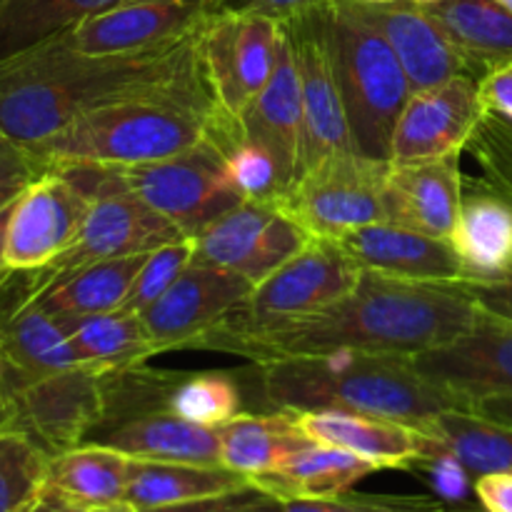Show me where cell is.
<instances>
[{
	"label": "cell",
	"mask_w": 512,
	"mask_h": 512,
	"mask_svg": "<svg viewBox=\"0 0 512 512\" xmlns=\"http://www.w3.org/2000/svg\"><path fill=\"white\" fill-rule=\"evenodd\" d=\"M195 248H198V243H195L193 235H185V238L155 248L140 268L128 300L120 310H128L135 315L148 310L195 263Z\"/></svg>",
	"instance_id": "38"
},
{
	"label": "cell",
	"mask_w": 512,
	"mask_h": 512,
	"mask_svg": "<svg viewBox=\"0 0 512 512\" xmlns=\"http://www.w3.org/2000/svg\"><path fill=\"white\" fill-rule=\"evenodd\" d=\"M13 205L15 203H10L8 208L0 210V278H3L5 273H10L5 250H8V225H10V215H13Z\"/></svg>",
	"instance_id": "51"
},
{
	"label": "cell",
	"mask_w": 512,
	"mask_h": 512,
	"mask_svg": "<svg viewBox=\"0 0 512 512\" xmlns=\"http://www.w3.org/2000/svg\"><path fill=\"white\" fill-rule=\"evenodd\" d=\"M260 495L265 493H260L258 488H248V490H240V493L220 495V498L195 500V503H180V505H168V508H150L140 512H235L243 508V505L258 500Z\"/></svg>",
	"instance_id": "48"
},
{
	"label": "cell",
	"mask_w": 512,
	"mask_h": 512,
	"mask_svg": "<svg viewBox=\"0 0 512 512\" xmlns=\"http://www.w3.org/2000/svg\"><path fill=\"white\" fill-rule=\"evenodd\" d=\"M300 433L313 443L333 445L368 460L375 468H418L440 443L408 423L348 410H290Z\"/></svg>",
	"instance_id": "20"
},
{
	"label": "cell",
	"mask_w": 512,
	"mask_h": 512,
	"mask_svg": "<svg viewBox=\"0 0 512 512\" xmlns=\"http://www.w3.org/2000/svg\"><path fill=\"white\" fill-rule=\"evenodd\" d=\"M283 512H445L440 503L418 498H368V495H340L328 500H290Z\"/></svg>",
	"instance_id": "41"
},
{
	"label": "cell",
	"mask_w": 512,
	"mask_h": 512,
	"mask_svg": "<svg viewBox=\"0 0 512 512\" xmlns=\"http://www.w3.org/2000/svg\"><path fill=\"white\" fill-rule=\"evenodd\" d=\"M118 175L125 193H133L193 238L243 203V195L228 178L225 153L210 135L185 153L155 163L125 165L118 168Z\"/></svg>",
	"instance_id": "8"
},
{
	"label": "cell",
	"mask_w": 512,
	"mask_h": 512,
	"mask_svg": "<svg viewBox=\"0 0 512 512\" xmlns=\"http://www.w3.org/2000/svg\"><path fill=\"white\" fill-rule=\"evenodd\" d=\"M168 413L205 428H220L243 410V390L230 373L183 375L170 393Z\"/></svg>",
	"instance_id": "37"
},
{
	"label": "cell",
	"mask_w": 512,
	"mask_h": 512,
	"mask_svg": "<svg viewBox=\"0 0 512 512\" xmlns=\"http://www.w3.org/2000/svg\"><path fill=\"white\" fill-rule=\"evenodd\" d=\"M178 238H185L183 230L133 193L103 195L90 200L75 243L38 275L53 278L98 260L153 253Z\"/></svg>",
	"instance_id": "17"
},
{
	"label": "cell",
	"mask_w": 512,
	"mask_h": 512,
	"mask_svg": "<svg viewBox=\"0 0 512 512\" xmlns=\"http://www.w3.org/2000/svg\"><path fill=\"white\" fill-rule=\"evenodd\" d=\"M340 248L365 273L418 283H460L463 265L453 243L383 220L338 238Z\"/></svg>",
	"instance_id": "21"
},
{
	"label": "cell",
	"mask_w": 512,
	"mask_h": 512,
	"mask_svg": "<svg viewBox=\"0 0 512 512\" xmlns=\"http://www.w3.org/2000/svg\"><path fill=\"white\" fill-rule=\"evenodd\" d=\"M498 3H503V5H505V8H508V10H512V0H498Z\"/></svg>",
	"instance_id": "58"
},
{
	"label": "cell",
	"mask_w": 512,
	"mask_h": 512,
	"mask_svg": "<svg viewBox=\"0 0 512 512\" xmlns=\"http://www.w3.org/2000/svg\"><path fill=\"white\" fill-rule=\"evenodd\" d=\"M255 283L235 270L193 263L148 310L140 313L160 353L193 348L248 300Z\"/></svg>",
	"instance_id": "14"
},
{
	"label": "cell",
	"mask_w": 512,
	"mask_h": 512,
	"mask_svg": "<svg viewBox=\"0 0 512 512\" xmlns=\"http://www.w3.org/2000/svg\"><path fill=\"white\" fill-rule=\"evenodd\" d=\"M50 455L20 430H0V512H35Z\"/></svg>",
	"instance_id": "36"
},
{
	"label": "cell",
	"mask_w": 512,
	"mask_h": 512,
	"mask_svg": "<svg viewBox=\"0 0 512 512\" xmlns=\"http://www.w3.org/2000/svg\"><path fill=\"white\" fill-rule=\"evenodd\" d=\"M0 388H3V338H0Z\"/></svg>",
	"instance_id": "55"
},
{
	"label": "cell",
	"mask_w": 512,
	"mask_h": 512,
	"mask_svg": "<svg viewBox=\"0 0 512 512\" xmlns=\"http://www.w3.org/2000/svg\"><path fill=\"white\" fill-rule=\"evenodd\" d=\"M85 443L113 448L130 460L223 465L218 428L195 425L168 410L138 415L110 428L95 430Z\"/></svg>",
	"instance_id": "27"
},
{
	"label": "cell",
	"mask_w": 512,
	"mask_h": 512,
	"mask_svg": "<svg viewBox=\"0 0 512 512\" xmlns=\"http://www.w3.org/2000/svg\"><path fill=\"white\" fill-rule=\"evenodd\" d=\"M468 413L480 415L490 423H500L512 428V393L505 395H485V398L470 400Z\"/></svg>",
	"instance_id": "49"
},
{
	"label": "cell",
	"mask_w": 512,
	"mask_h": 512,
	"mask_svg": "<svg viewBox=\"0 0 512 512\" xmlns=\"http://www.w3.org/2000/svg\"><path fill=\"white\" fill-rule=\"evenodd\" d=\"M478 78L458 75L435 88L410 95L395 125L390 163L413 165L460 155L483 120Z\"/></svg>",
	"instance_id": "15"
},
{
	"label": "cell",
	"mask_w": 512,
	"mask_h": 512,
	"mask_svg": "<svg viewBox=\"0 0 512 512\" xmlns=\"http://www.w3.org/2000/svg\"><path fill=\"white\" fill-rule=\"evenodd\" d=\"M255 488L245 475L225 465L160 463V460H130L125 500L138 510L168 508L195 503Z\"/></svg>",
	"instance_id": "29"
},
{
	"label": "cell",
	"mask_w": 512,
	"mask_h": 512,
	"mask_svg": "<svg viewBox=\"0 0 512 512\" xmlns=\"http://www.w3.org/2000/svg\"><path fill=\"white\" fill-rule=\"evenodd\" d=\"M130 458L98 443H83L65 453L50 455L45 488L80 508L125 500Z\"/></svg>",
	"instance_id": "32"
},
{
	"label": "cell",
	"mask_w": 512,
	"mask_h": 512,
	"mask_svg": "<svg viewBox=\"0 0 512 512\" xmlns=\"http://www.w3.org/2000/svg\"><path fill=\"white\" fill-rule=\"evenodd\" d=\"M375 465L348 450L323 443H305L290 453L270 473L253 478L260 493L290 503V500H328L350 493L355 483L375 473Z\"/></svg>",
	"instance_id": "28"
},
{
	"label": "cell",
	"mask_w": 512,
	"mask_h": 512,
	"mask_svg": "<svg viewBox=\"0 0 512 512\" xmlns=\"http://www.w3.org/2000/svg\"><path fill=\"white\" fill-rule=\"evenodd\" d=\"M10 428V403L5 398L3 388H0V430Z\"/></svg>",
	"instance_id": "54"
},
{
	"label": "cell",
	"mask_w": 512,
	"mask_h": 512,
	"mask_svg": "<svg viewBox=\"0 0 512 512\" xmlns=\"http://www.w3.org/2000/svg\"><path fill=\"white\" fill-rule=\"evenodd\" d=\"M313 235L280 200H243L195 235V263L235 270L253 283L298 255Z\"/></svg>",
	"instance_id": "10"
},
{
	"label": "cell",
	"mask_w": 512,
	"mask_h": 512,
	"mask_svg": "<svg viewBox=\"0 0 512 512\" xmlns=\"http://www.w3.org/2000/svg\"><path fill=\"white\" fill-rule=\"evenodd\" d=\"M330 45L355 153L388 160L395 125L413 95L388 40L340 0L330 13Z\"/></svg>",
	"instance_id": "5"
},
{
	"label": "cell",
	"mask_w": 512,
	"mask_h": 512,
	"mask_svg": "<svg viewBox=\"0 0 512 512\" xmlns=\"http://www.w3.org/2000/svg\"><path fill=\"white\" fill-rule=\"evenodd\" d=\"M483 313L512 323V278L498 283H460Z\"/></svg>",
	"instance_id": "46"
},
{
	"label": "cell",
	"mask_w": 512,
	"mask_h": 512,
	"mask_svg": "<svg viewBox=\"0 0 512 512\" xmlns=\"http://www.w3.org/2000/svg\"><path fill=\"white\" fill-rule=\"evenodd\" d=\"M475 495L488 512H512V473H488L475 478Z\"/></svg>",
	"instance_id": "47"
},
{
	"label": "cell",
	"mask_w": 512,
	"mask_h": 512,
	"mask_svg": "<svg viewBox=\"0 0 512 512\" xmlns=\"http://www.w3.org/2000/svg\"><path fill=\"white\" fill-rule=\"evenodd\" d=\"M235 512H283V503L275 498H270V495H260L258 500L243 505V508L235 510Z\"/></svg>",
	"instance_id": "52"
},
{
	"label": "cell",
	"mask_w": 512,
	"mask_h": 512,
	"mask_svg": "<svg viewBox=\"0 0 512 512\" xmlns=\"http://www.w3.org/2000/svg\"><path fill=\"white\" fill-rule=\"evenodd\" d=\"M225 168L230 183L243 195V200H280L285 195L283 178L273 155L245 135L225 148Z\"/></svg>",
	"instance_id": "39"
},
{
	"label": "cell",
	"mask_w": 512,
	"mask_h": 512,
	"mask_svg": "<svg viewBox=\"0 0 512 512\" xmlns=\"http://www.w3.org/2000/svg\"><path fill=\"white\" fill-rule=\"evenodd\" d=\"M255 385L268 410H348L390 418L423 430L463 400L418 373L408 355L333 350L253 363Z\"/></svg>",
	"instance_id": "3"
},
{
	"label": "cell",
	"mask_w": 512,
	"mask_h": 512,
	"mask_svg": "<svg viewBox=\"0 0 512 512\" xmlns=\"http://www.w3.org/2000/svg\"><path fill=\"white\" fill-rule=\"evenodd\" d=\"M450 243L463 265L460 283L512 278V200L485 178L465 180Z\"/></svg>",
	"instance_id": "24"
},
{
	"label": "cell",
	"mask_w": 512,
	"mask_h": 512,
	"mask_svg": "<svg viewBox=\"0 0 512 512\" xmlns=\"http://www.w3.org/2000/svg\"><path fill=\"white\" fill-rule=\"evenodd\" d=\"M63 320L68 325L70 345L85 368L108 373L140 365L160 353L145 330L143 318L128 310Z\"/></svg>",
	"instance_id": "33"
},
{
	"label": "cell",
	"mask_w": 512,
	"mask_h": 512,
	"mask_svg": "<svg viewBox=\"0 0 512 512\" xmlns=\"http://www.w3.org/2000/svg\"><path fill=\"white\" fill-rule=\"evenodd\" d=\"M45 173L48 168L25 145L0 133V210L15 203Z\"/></svg>",
	"instance_id": "42"
},
{
	"label": "cell",
	"mask_w": 512,
	"mask_h": 512,
	"mask_svg": "<svg viewBox=\"0 0 512 512\" xmlns=\"http://www.w3.org/2000/svg\"><path fill=\"white\" fill-rule=\"evenodd\" d=\"M468 150L483 168V178L512 200V120L485 113Z\"/></svg>",
	"instance_id": "40"
},
{
	"label": "cell",
	"mask_w": 512,
	"mask_h": 512,
	"mask_svg": "<svg viewBox=\"0 0 512 512\" xmlns=\"http://www.w3.org/2000/svg\"><path fill=\"white\" fill-rule=\"evenodd\" d=\"M363 270L333 238H313L298 255L255 283L240 308L213 330L250 333L308 318L353 293Z\"/></svg>",
	"instance_id": "7"
},
{
	"label": "cell",
	"mask_w": 512,
	"mask_h": 512,
	"mask_svg": "<svg viewBox=\"0 0 512 512\" xmlns=\"http://www.w3.org/2000/svg\"><path fill=\"white\" fill-rule=\"evenodd\" d=\"M90 512H140V510L135 508L133 503H128V500H118V503L100 505V508H93Z\"/></svg>",
	"instance_id": "53"
},
{
	"label": "cell",
	"mask_w": 512,
	"mask_h": 512,
	"mask_svg": "<svg viewBox=\"0 0 512 512\" xmlns=\"http://www.w3.org/2000/svg\"><path fill=\"white\" fill-rule=\"evenodd\" d=\"M478 93L485 113L512 120V60L480 75Z\"/></svg>",
	"instance_id": "45"
},
{
	"label": "cell",
	"mask_w": 512,
	"mask_h": 512,
	"mask_svg": "<svg viewBox=\"0 0 512 512\" xmlns=\"http://www.w3.org/2000/svg\"><path fill=\"white\" fill-rule=\"evenodd\" d=\"M195 35L123 55H85L43 40L0 60V133L33 148L78 115L125 100H163L218 118Z\"/></svg>",
	"instance_id": "1"
},
{
	"label": "cell",
	"mask_w": 512,
	"mask_h": 512,
	"mask_svg": "<svg viewBox=\"0 0 512 512\" xmlns=\"http://www.w3.org/2000/svg\"><path fill=\"white\" fill-rule=\"evenodd\" d=\"M425 8L458 45L475 78L512 60V10L498 0H435Z\"/></svg>",
	"instance_id": "31"
},
{
	"label": "cell",
	"mask_w": 512,
	"mask_h": 512,
	"mask_svg": "<svg viewBox=\"0 0 512 512\" xmlns=\"http://www.w3.org/2000/svg\"><path fill=\"white\" fill-rule=\"evenodd\" d=\"M333 10L283 25L293 43L303 90V145L298 178L333 155L355 150L330 45L328 20Z\"/></svg>",
	"instance_id": "12"
},
{
	"label": "cell",
	"mask_w": 512,
	"mask_h": 512,
	"mask_svg": "<svg viewBox=\"0 0 512 512\" xmlns=\"http://www.w3.org/2000/svg\"><path fill=\"white\" fill-rule=\"evenodd\" d=\"M90 200L60 170L40 175L13 205L8 225V270L38 273L78 238Z\"/></svg>",
	"instance_id": "16"
},
{
	"label": "cell",
	"mask_w": 512,
	"mask_h": 512,
	"mask_svg": "<svg viewBox=\"0 0 512 512\" xmlns=\"http://www.w3.org/2000/svg\"><path fill=\"white\" fill-rule=\"evenodd\" d=\"M445 512H488V510H483V508H463V510H445Z\"/></svg>",
	"instance_id": "56"
},
{
	"label": "cell",
	"mask_w": 512,
	"mask_h": 512,
	"mask_svg": "<svg viewBox=\"0 0 512 512\" xmlns=\"http://www.w3.org/2000/svg\"><path fill=\"white\" fill-rule=\"evenodd\" d=\"M478 318L480 308L460 283H418L363 270L353 293L330 308L250 333L208 330L193 348L250 363L333 350L413 358L463 338Z\"/></svg>",
	"instance_id": "2"
},
{
	"label": "cell",
	"mask_w": 512,
	"mask_h": 512,
	"mask_svg": "<svg viewBox=\"0 0 512 512\" xmlns=\"http://www.w3.org/2000/svg\"><path fill=\"white\" fill-rule=\"evenodd\" d=\"M388 160L340 153L305 170L280 205L313 238H333L385 220V180Z\"/></svg>",
	"instance_id": "9"
},
{
	"label": "cell",
	"mask_w": 512,
	"mask_h": 512,
	"mask_svg": "<svg viewBox=\"0 0 512 512\" xmlns=\"http://www.w3.org/2000/svg\"><path fill=\"white\" fill-rule=\"evenodd\" d=\"M150 253L98 260L68 273L43 278L33 273L30 300L58 318H88L123 308Z\"/></svg>",
	"instance_id": "26"
},
{
	"label": "cell",
	"mask_w": 512,
	"mask_h": 512,
	"mask_svg": "<svg viewBox=\"0 0 512 512\" xmlns=\"http://www.w3.org/2000/svg\"><path fill=\"white\" fill-rule=\"evenodd\" d=\"M35 512H90L88 508H80V505L75 503H68V500H63L60 495L50 493L48 488L43 490V498H40L38 508Z\"/></svg>",
	"instance_id": "50"
},
{
	"label": "cell",
	"mask_w": 512,
	"mask_h": 512,
	"mask_svg": "<svg viewBox=\"0 0 512 512\" xmlns=\"http://www.w3.org/2000/svg\"><path fill=\"white\" fill-rule=\"evenodd\" d=\"M5 398L10 430H20L48 455H58L83 445L103 420V373L93 368L60 370Z\"/></svg>",
	"instance_id": "13"
},
{
	"label": "cell",
	"mask_w": 512,
	"mask_h": 512,
	"mask_svg": "<svg viewBox=\"0 0 512 512\" xmlns=\"http://www.w3.org/2000/svg\"><path fill=\"white\" fill-rule=\"evenodd\" d=\"M363 3H393V0H363Z\"/></svg>",
	"instance_id": "57"
},
{
	"label": "cell",
	"mask_w": 512,
	"mask_h": 512,
	"mask_svg": "<svg viewBox=\"0 0 512 512\" xmlns=\"http://www.w3.org/2000/svg\"><path fill=\"white\" fill-rule=\"evenodd\" d=\"M463 188L460 155L413 165L390 163L385 180V220L450 240L463 205Z\"/></svg>",
	"instance_id": "22"
},
{
	"label": "cell",
	"mask_w": 512,
	"mask_h": 512,
	"mask_svg": "<svg viewBox=\"0 0 512 512\" xmlns=\"http://www.w3.org/2000/svg\"><path fill=\"white\" fill-rule=\"evenodd\" d=\"M418 468L428 470L430 480H433V488L438 490L445 500L458 503V500H463L465 495H468L470 478H473V475H470L468 470L463 468V463H460L453 453H448L443 445L438 448V453L430 455V458L425 460L423 465H418Z\"/></svg>",
	"instance_id": "43"
},
{
	"label": "cell",
	"mask_w": 512,
	"mask_h": 512,
	"mask_svg": "<svg viewBox=\"0 0 512 512\" xmlns=\"http://www.w3.org/2000/svg\"><path fill=\"white\" fill-rule=\"evenodd\" d=\"M463 463L473 478L512 473V428L480 418L468 410H445L423 428Z\"/></svg>",
	"instance_id": "34"
},
{
	"label": "cell",
	"mask_w": 512,
	"mask_h": 512,
	"mask_svg": "<svg viewBox=\"0 0 512 512\" xmlns=\"http://www.w3.org/2000/svg\"><path fill=\"white\" fill-rule=\"evenodd\" d=\"M283 35V23L253 10L223 8L200 25L198 63L218 118L240 125L270 80Z\"/></svg>",
	"instance_id": "6"
},
{
	"label": "cell",
	"mask_w": 512,
	"mask_h": 512,
	"mask_svg": "<svg viewBox=\"0 0 512 512\" xmlns=\"http://www.w3.org/2000/svg\"><path fill=\"white\" fill-rule=\"evenodd\" d=\"M413 3H420V5H425V3H435V0H413Z\"/></svg>",
	"instance_id": "59"
},
{
	"label": "cell",
	"mask_w": 512,
	"mask_h": 512,
	"mask_svg": "<svg viewBox=\"0 0 512 512\" xmlns=\"http://www.w3.org/2000/svg\"><path fill=\"white\" fill-rule=\"evenodd\" d=\"M240 130L245 138L260 143L273 155L288 193L290 185L298 180L300 145H303V90H300V70L288 30L280 43L270 80L240 115Z\"/></svg>",
	"instance_id": "23"
},
{
	"label": "cell",
	"mask_w": 512,
	"mask_h": 512,
	"mask_svg": "<svg viewBox=\"0 0 512 512\" xmlns=\"http://www.w3.org/2000/svg\"><path fill=\"white\" fill-rule=\"evenodd\" d=\"M220 463L253 483L278 468L290 453L310 443L295 425L290 410L240 413L218 428Z\"/></svg>",
	"instance_id": "30"
},
{
	"label": "cell",
	"mask_w": 512,
	"mask_h": 512,
	"mask_svg": "<svg viewBox=\"0 0 512 512\" xmlns=\"http://www.w3.org/2000/svg\"><path fill=\"white\" fill-rule=\"evenodd\" d=\"M123 0H0V60H8L78 20Z\"/></svg>",
	"instance_id": "35"
},
{
	"label": "cell",
	"mask_w": 512,
	"mask_h": 512,
	"mask_svg": "<svg viewBox=\"0 0 512 512\" xmlns=\"http://www.w3.org/2000/svg\"><path fill=\"white\" fill-rule=\"evenodd\" d=\"M338 3L340 0H225V8L253 10V13L268 15L285 25L315 13H328Z\"/></svg>",
	"instance_id": "44"
},
{
	"label": "cell",
	"mask_w": 512,
	"mask_h": 512,
	"mask_svg": "<svg viewBox=\"0 0 512 512\" xmlns=\"http://www.w3.org/2000/svg\"><path fill=\"white\" fill-rule=\"evenodd\" d=\"M3 338V393L80 365L70 345L68 325L63 318L48 313L30 298L18 300L8 315L0 318Z\"/></svg>",
	"instance_id": "25"
},
{
	"label": "cell",
	"mask_w": 512,
	"mask_h": 512,
	"mask_svg": "<svg viewBox=\"0 0 512 512\" xmlns=\"http://www.w3.org/2000/svg\"><path fill=\"white\" fill-rule=\"evenodd\" d=\"M423 378L463 400L512 393V323L480 310L470 333L443 348L413 355Z\"/></svg>",
	"instance_id": "19"
},
{
	"label": "cell",
	"mask_w": 512,
	"mask_h": 512,
	"mask_svg": "<svg viewBox=\"0 0 512 512\" xmlns=\"http://www.w3.org/2000/svg\"><path fill=\"white\" fill-rule=\"evenodd\" d=\"M213 115L163 100H125L70 120L28 148L48 170L60 165H143L208 140Z\"/></svg>",
	"instance_id": "4"
},
{
	"label": "cell",
	"mask_w": 512,
	"mask_h": 512,
	"mask_svg": "<svg viewBox=\"0 0 512 512\" xmlns=\"http://www.w3.org/2000/svg\"><path fill=\"white\" fill-rule=\"evenodd\" d=\"M223 8L225 0H123L48 40L85 55L140 53L190 38Z\"/></svg>",
	"instance_id": "11"
},
{
	"label": "cell",
	"mask_w": 512,
	"mask_h": 512,
	"mask_svg": "<svg viewBox=\"0 0 512 512\" xmlns=\"http://www.w3.org/2000/svg\"><path fill=\"white\" fill-rule=\"evenodd\" d=\"M348 5L358 18L373 25L388 40L408 75L413 93L443 85L458 75H473L465 55L425 5L413 0H393V3L348 0Z\"/></svg>",
	"instance_id": "18"
}]
</instances>
